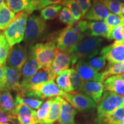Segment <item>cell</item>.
<instances>
[{
    "instance_id": "35",
    "label": "cell",
    "mask_w": 124,
    "mask_h": 124,
    "mask_svg": "<svg viewBox=\"0 0 124 124\" xmlns=\"http://www.w3.org/2000/svg\"><path fill=\"white\" fill-rule=\"evenodd\" d=\"M107 39L114 40L118 42L123 41L124 40V25H121L110 29Z\"/></svg>"
},
{
    "instance_id": "16",
    "label": "cell",
    "mask_w": 124,
    "mask_h": 124,
    "mask_svg": "<svg viewBox=\"0 0 124 124\" xmlns=\"http://www.w3.org/2000/svg\"><path fill=\"white\" fill-rule=\"evenodd\" d=\"M35 110L25 105H16L15 116L20 124H38Z\"/></svg>"
},
{
    "instance_id": "11",
    "label": "cell",
    "mask_w": 124,
    "mask_h": 124,
    "mask_svg": "<svg viewBox=\"0 0 124 124\" xmlns=\"http://www.w3.org/2000/svg\"><path fill=\"white\" fill-rule=\"evenodd\" d=\"M74 66V69L79 74L83 81L104 82L102 72L100 73L91 69L84 60H79Z\"/></svg>"
},
{
    "instance_id": "6",
    "label": "cell",
    "mask_w": 124,
    "mask_h": 124,
    "mask_svg": "<svg viewBox=\"0 0 124 124\" xmlns=\"http://www.w3.org/2000/svg\"><path fill=\"white\" fill-rule=\"evenodd\" d=\"M124 104V97L105 91L97 107V118L100 119L110 115Z\"/></svg>"
},
{
    "instance_id": "38",
    "label": "cell",
    "mask_w": 124,
    "mask_h": 124,
    "mask_svg": "<svg viewBox=\"0 0 124 124\" xmlns=\"http://www.w3.org/2000/svg\"><path fill=\"white\" fill-rule=\"evenodd\" d=\"M70 74V80L71 87L72 91L78 90L79 87L83 83V80H82V78L80 77L79 74L77 72V71L75 69H71ZM72 91V92H73Z\"/></svg>"
},
{
    "instance_id": "33",
    "label": "cell",
    "mask_w": 124,
    "mask_h": 124,
    "mask_svg": "<svg viewBox=\"0 0 124 124\" xmlns=\"http://www.w3.org/2000/svg\"><path fill=\"white\" fill-rule=\"evenodd\" d=\"M7 7L14 13H18L24 11L26 2L25 0H4Z\"/></svg>"
},
{
    "instance_id": "45",
    "label": "cell",
    "mask_w": 124,
    "mask_h": 124,
    "mask_svg": "<svg viewBox=\"0 0 124 124\" xmlns=\"http://www.w3.org/2000/svg\"><path fill=\"white\" fill-rule=\"evenodd\" d=\"M5 65L0 64V89H6L5 82Z\"/></svg>"
},
{
    "instance_id": "14",
    "label": "cell",
    "mask_w": 124,
    "mask_h": 124,
    "mask_svg": "<svg viewBox=\"0 0 124 124\" xmlns=\"http://www.w3.org/2000/svg\"><path fill=\"white\" fill-rule=\"evenodd\" d=\"M71 64V59L69 54L66 51L60 50L58 48L50 69L56 77L62 71L69 69Z\"/></svg>"
},
{
    "instance_id": "20",
    "label": "cell",
    "mask_w": 124,
    "mask_h": 124,
    "mask_svg": "<svg viewBox=\"0 0 124 124\" xmlns=\"http://www.w3.org/2000/svg\"><path fill=\"white\" fill-rule=\"evenodd\" d=\"M110 30V28L103 21H87V30L85 34L87 36L103 37L107 39Z\"/></svg>"
},
{
    "instance_id": "7",
    "label": "cell",
    "mask_w": 124,
    "mask_h": 124,
    "mask_svg": "<svg viewBox=\"0 0 124 124\" xmlns=\"http://www.w3.org/2000/svg\"><path fill=\"white\" fill-rule=\"evenodd\" d=\"M87 37L84 33L74 32L69 26L61 31L55 39L57 47L60 50L67 51Z\"/></svg>"
},
{
    "instance_id": "21",
    "label": "cell",
    "mask_w": 124,
    "mask_h": 124,
    "mask_svg": "<svg viewBox=\"0 0 124 124\" xmlns=\"http://www.w3.org/2000/svg\"><path fill=\"white\" fill-rule=\"evenodd\" d=\"M15 100L10 91L7 89H0V110L5 113L15 115Z\"/></svg>"
},
{
    "instance_id": "37",
    "label": "cell",
    "mask_w": 124,
    "mask_h": 124,
    "mask_svg": "<svg viewBox=\"0 0 124 124\" xmlns=\"http://www.w3.org/2000/svg\"><path fill=\"white\" fill-rule=\"evenodd\" d=\"M103 21L110 29H111L117 26L124 25V17H120L113 13H109Z\"/></svg>"
},
{
    "instance_id": "9",
    "label": "cell",
    "mask_w": 124,
    "mask_h": 124,
    "mask_svg": "<svg viewBox=\"0 0 124 124\" xmlns=\"http://www.w3.org/2000/svg\"><path fill=\"white\" fill-rule=\"evenodd\" d=\"M28 53L27 48L21 44H16L12 46L7 60V66L21 71L28 59Z\"/></svg>"
},
{
    "instance_id": "39",
    "label": "cell",
    "mask_w": 124,
    "mask_h": 124,
    "mask_svg": "<svg viewBox=\"0 0 124 124\" xmlns=\"http://www.w3.org/2000/svg\"><path fill=\"white\" fill-rule=\"evenodd\" d=\"M59 18L62 23L68 25V26L71 25L75 21L70 10L66 7L62 8L61 11L59 15Z\"/></svg>"
},
{
    "instance_id": "48",
    "label": "cell",
    "mask_w": 124,
    "mask_h": 124,
    "mask_svg": "<svg viewBox=\"0 0 124 124\" xmlns=\"http://www.w3.org/2000/svg\"><path fill=\"white\" fill-rule=\"evenodd\" d=\"M0 124H14V123H10V122H4V123H2Z\"/></svg>"
},
{
    "instance_id": "5",
    "label": "cell",
    "mask_w": 124,
    "mask_h": 124,
    "mask_svg": "<svg viewBox=\"0 0 124 124\" xmlns=\"http://www.w3.org/2000/svg\"><path fill=\"white\" fill-rule=\"evenodd\" d=\"M46 23L38 15L29 16L28 20L24 41L26 45H32L45 35L46 31Z\"/></svg>"
},
{
    "instance_id": "34",
    "label": "cell",
    "mask_w": 124,
    "mask_h": 124,
    "mask_svg": "<svg viewBox=\"0 0 124 124\" xmlns=\"http://www.w3.org/2000/svg\"><path fill=\"white\" fill-rule=\"evenodd\" d=\"M63 6L69 9L75 21H79L82 18V12L77 0H68Z\"/></svg>"
},
{
    "instance_id": "32",
    "label": "cell",
    "mask_w": 124,
    "mask_h": 124,
    "mask_svg": "<svg viewBox=\"0 0 124 124\" xmlns=\"http://www.w3.org/2000/svg\"><path fill=\"white\" fill-rule=\"evenodd\" d=\"M108 11L120 17H124L121 12V8L124 4L116 0H100Z\"/></svg>"
},
{
    "instance_id": "30",
    "label": "cell",
    "mask_w": 124,
    "mask_h": 124,
    "mask_svg": "<svg viewBox=\"0 0 124 124\" xmlns=\"http://www.w3.org/2000/svg\"><path fill=\"white\" fill-rule=\"evenodd\" d=\"M51 106V98L44 102H43L41 106L36 111V117L38 124H42L48 116Z\"/></svg>"
},
{
    "instance_id": "4",
    "label": "cell",
    "mask_w": 124,
    "mask_h": 124,
    "mask_svg": "<svg viewBox=\"0 0 124 124\" xmlns=\"http://www.w3.org/2000/svg\"><path fill=\"white\" fill-rule=\"evenodd\" d=\"M58 49L55 40H51L46 43H36L31 45L29 47L41 68L46 69L51 68Z\"/></svg>"
},
{
    "instance_id": "19",
    "label": "cell",
    "mask_w": 124,
    "mask_h": 124,
    "mask_svg": "<svg viewBox=\"0 0 124 124\" xmlns=\"http://www.w3.org/2000/svg\"><path fill=\"white\" fill-rule=\"evenodd\" d=\"M77 111L69 102L62 97L58 122L65 124L75 123V115Z\"/></svg>"
},
{
    "instance_id": "46",
    "label": "cell",
    "mask_w": 124,
    "mask_h": 124,
    "mask_svg": "<svg viewBox=\"0 0 124 124\" xmlns=\"http://www.w3.org/2000/svg\"><path fill=\"white\" fill-rule=\"evenodd\" d=\"M116 76H117V77L118 78H120V79L122 80L124 82V74H120V75H116Z\"/></svg>"
},
{
    "instance_id": "28",
    "label": "cell",
    "mask_w": 124,
    "mask_h": 124,
    "mask_svg": "<svg viewBox=\"0 0 124 124\" xmlns=\"http://www.w3.org/2000/svg\"><path fill=\"white\" fill-rule=\"evenodd\" d=\"M15 103L16 105H25L32 109L36 110L40 108L43 103V101L38 99L24 97L17 93L15 97Z\"/></svg>"
},
{
    "instance_id": "10",
    "label": "cell",
    "mask_w": 124,
    "mask_h": 124,
    "mask_svg": "<svg viewBox=\"0 0 124 124\" xmlns=\"http://www.w3.org/2000/svg\"><path fill=\"white\" fill-rule=\"evenodd\" d=\"M100 55L105 56L108 64L124 62V44L114 41L111 45L105 46L100 51Z\"/></svg>"
},
{
    "instance_id": "53",
    "label": "cell",
    "mask_w": 124,
    "mask_h": 124,
    "mask_svg": "<svg viewBox=\"0 0 124 124\" xmlns=\"http://www.w3.org/2000/svg\"><path fill=\"white\" fill-rule=\"evenodd\" d=\"M117 42H118V41H117ZM118 43H121V44H124V40H123V41H121V42H118Z\"/></svg>"
},
{
    "instance_id": "31",
    "label": "cell",
    "mask_w": 124,
    "mask_h": 124,
    "mask_svg": "<svg viewBox=\"0 0 124 124\" xmlns=\"http://www.w3.org/2000/svg\"><path fill=\"white\" fill-rule=\"evenodd\" d=\"M104 80L108 77L113 75H118L124 74V62L108 64L106 69L102 72Z\"/></svg>"
},
{
    "instance_id": "29",
    "label": "cell",
    "mask_w": 124,
    "mask_h": 124,
    "mask_svg": "<svg viewBox=\"0 0 124 124\" xmlns=\"http://www.w3.org/2000/svg\"><path fill=\"white\" fill-rule=\"evenodd\" d=\"M10 48L4 33L0 32V64L5 65Z\"/></svg>"
},
{
    "instance_id": "2",
    "label": "cell",
    "mask_w": 124,
    "mask_h": 124,
    "mask_svg": "<svg viewBox=\"0 0 124 124\" xmlns=\"http://www.w3.org/2000/svg\"><path fill=\"white\" fill-rule=\"evenodd\" d=\"M65 93L52 80L21 90L18 94L25 97L43 100L56 97H63Z\"/></svg>"
},
{
    "instance_id": "8",
    "label": "cell",
    "mask_w": 124,
    "mask_h": 124,
    "mask_svg": "<svg viewBox=\"0 0 124 124\" xmlns=\"http://www.w3.org/2000/svg\"><path fill=\"white\" fill-rule=\"evenodd\" d=\"M63 97L76 110L80 111L91 110L96 107L95 102L90 97L82 93L73 91L70 93H65Z\"/></svg>"
},
{
    "instance_id": "49",
    "label": "cell",
    "mask_w": 124,
    "mask_h": 124,
    "mask_svg": "<svg viewBox=\"0 0 124 124\" xmlns=\"http://www.w3.org/2000/svg\"><path fill=\"white\" fill-rule=\"evenodd\" d=\"M116 1H119V2L122 3V4H124V0H116Z\"/></svg>"
},
{
    "instance_id": "26",
    "label": "cell",
    "mask_w": 124,
    "mask_h": 124,
    "mask_svg": "<svg viewBox=\"0 0 124 124\" xmlns=\"http://www.w3.org/2000/svg\"><path fill=\"white\" fill-rule=\"evenodd\" d=\"M15 13L9 9L4 2L0 6V30H5L13 21Z\"/></svg>"
},
{
    "instance_id": "42",
    "label": "cell",
    "mask_w": 124,
    "mask_h": 124,
    "mask_svg": "<svg viewBox=\"0 0 124 124\" xmlns=\"http://www.w3.org/2000/svg\"><path fill=\"white\" fill-rule=\"evenodd\" d=\"M82 12V17H83L92 5V0H77Z\"/></svg>"
},
{
    "instance_id": "1",
    "label": "cell",
    "mask_w": 124,
    "mask_h": 124,
    "mask_svg": "<svg viewBox=\"0 0 124 124\" xmlns=\"http://www.w3.org/2000/svg\"><path fill=\"white\" fill-rule=\"evenodd\" d=\"M102 42V38L90 37L67 49L66 51L71 57V64L74 66L79 60H87L98 55Z\"/></svg>"
},
{
    "instance_id": "50",
    "label": "cell",
    "mask_w": 124,
    "mask_h": 124,
    "mask_svg": "<svg viewBox=\"0 0 124 124\" xmlns=\"http://www.w3.org/2000/svg\"><path fill=\"white\" fill-rule=\"evenodd\" d=\"M4 0H0V6H1V5L4 3Z\"/></svg>"
},
{
    "instance_id": "23",
    "label": "cell",
    "mask_w": 124,
    "mask_h": 124,
    "mask_svg": "<svg viewBox=\"0 0 124 124\" xmlns=\"http://www.w3.org/2000/svg\"><path fill=\"white\" fill-rule=\"evenodd\" d=\"M62 97H56L51 98L50 110L47 118L42 124H54L59 117Z\"/></svg>"
},
{
    "instance_id": "47",
    "label": "cell",
    "mask_w": 124,
    "mask_h": 124,
    "mask_svg": "<svg viewBox=\"0 0 124 124\" xmlns=\"http://www.w3.org/2000/svg\"><path fill=\"white\" fill-rule=\"evenodd\" d=\"M121 12H122V14L124 16V5L122 6V7L121 8Z\"/></svg>"
},
{
    "instance_id": "52",
    "label": "cell",
    "mask_w": 124,
    "mask_h": 124,
    "mask_svg": "<svg viewBox=\"0 0 124 124\" xmlns=\"http://www.w3.org/2000/svg\"><path fill=\"white\" fill-rule=\"evenodd\" d=\"M120 124H124V120L122 121V122H121V123H120Z\"/></svg>"
},
{
    "instance_id": "13",
    "label": "cell",
    "mask_w": 124,
    "mask_h": 124,
    "mask_svg": "<svg viewBox=\"0 0 124 124\" xmlns=\"http://www.w3.org/2000/svg\"><path fill=\"white\" fill-rule=\"evenodd\" d=\"M55 75L52 72L50 69L41 68L35 75L26 81L20 82V91L23 89H27L31 86L50 80H55ZM19 92V93H20Z\"/></svg>"
},
{
    "instance_id": "27",
    "label": "cell",
    "mask_w": 124,
    "mask_h": 124,
    "mask_svg": "<svg viewBox=\"0 0 124 124\" xmlns=\"http://www.w3.org/2000/svg\"><path fill=\"white\" fill-rule=\"evenodd\" d=\"M62 9V5L53 4L46 6L41 9L40 17L44 21L53 20L59 15Z\"/></svg>"
},
{
    "instance_id": "41",
    "label": "cell",
    "mask_w": 124,
    "mask_h": 124,
    "mask_svg": "<svg viewBox=\"0 0 124 124\" xmlns=\"http://www.w3.org/2000/svg\"><path fill=\"white\" fill-rule=\"evenodd\" d=\"M26 2L25 9L24 11L31 14L37 10H40L43 0H25Z\"/></svg>"
},
{
    "instance_id": "51",
    "label": "cell",
    "mask_w": 124,
    "mask_h": 124,
    "mask_svg": "<svg viewBox=\"0 0 124 124\" xmlns=\"http://www.w3.org/2000/svg\"><path fill=\"white\" fill-rule=\"evenodd\" d=\"M75 124V123L74 124H65V123H60V122H58L57 124Z\"/></svg>"
},
{
    "instance_id": "43",
    "label": "cell",
    "mask_w": 124,
    "mask_h": 124,
    "mask_svg": "<svg viewBox=\"0 0 124 124\" xmlns=\"http://www.w3.org/2000/svg\"><path fill=\"white\" fill-rule=\"evenodd\" d=\"M17 118L15 115L5 113L0 110V124L4 122H15Z\"/></svg>"
},
{
    "instance_id": "25",
    "label": "cell",
    "mask_w": 124,
    "mask_h": 124,
    "mask_svg": "<svg viewBox=\"0 0 124 124\" xmlns=\"http://www.w3.org/2000/svg\"><path fill=\"white\" fill-rule=\"evenodd\" d=\"M124 118V104L104 118L97 119L98 124H120Z\"/></svg>"
},
{
    "instance_id": "22",
    "label": "cell",
    "mask_w": 124,
    "mask_h": 124,
    "mask_svg": "<svg viewBox=\"0 0 124 124\" xmlns=\"http://www.w3.org/2000/svg\"><path fill=\"white\" fill-rule=\"evenodd\" d=\"M105 91H108L124 97V82L116 75L111 76L103 82Z\"/></svg>"
},
{
    "instance_id": "18",
    "label": "cell",
    "mask_w": 124,
    "mask_h": 124,
    "mask_svg": "<svg viewBox=\"0 0 124 124\" xmlns=\"http://www.w3.org/2000/svg\"><path fill=\"white\" fill-rule=\"evenodd\" d=\"M28 53V59L21 71V80L20 82L28 80L41 68V66L37 61L33 54L29 49Z\"/></svg>"
},
{
    "instance_id": "44",
    "label": "cell",
    "mask_w": 124,
    "mask_h": 124,
    "mask_svg": "<svg viewBox=\"0 0 124 124\" xmlns=\"http://www.w3.org/2000/svg\"><path fill=\"white\" fill-rule=\"evenodd\" d=\"M68 0H43L41 6H40V9L44 8L46 6L50 5L53 4H58L61 5H64Z\"/></svg>"
},
{
    "instance_id": "17",
    "label": "cell",
    "mask_w": 124,
    "mask_h": 124,
    "mask_svg": "<svg viewBox=\"0 0 124 124\" xmlns=\"http://www.w3.org/2000/svg\"><path fill=\"white\" fill-rule=\"evenodd\" d=\"M109 13L110 12L100 0H93L90 8L83 18L89 21H102Z\"/></svg>"
},
{
    "instance_id": "24",
    "label": "cell",
    "mask_w": 124,
    "mask_h": 124,
    "mask_svg": "<svg viewBox=\"0 0 124 124\" xmlns=\"http://www.w3.org/2000/svg\"><path fill=\"white\" fill-rule=\"evenodd\" d=\"M70 69L62 71L56 77L55 79L57 86L59 87L60 89L66 93H70L73 91L70 80Z\"/></svg>"
},
{
    "instance_id": "36",
    "label": "cell",
    "mask_w": 124,
    "mask_h": 124,
    "mask_svg": "<svg viewBox=\"0 0 124 124\" xmlns=\"http://www.w3.org/2000/svg\"><path fill=\"white\" fill-rule=\"evenodd\" d=\"M87 64L89 65L91 69L97 72L101 70L105 66L106 63V59L105 56L101 55L96 58H93L91 59L85 60Z\"/></svg>"
},
{
    "instance_id": "15",
    "label": "cell",
    "mask_w": 124,
    "mask_h": 124,
    "mask_svg": "<svg viewBox=\"0 0 124 124\" xmlns=\"http://www.w3.org/2000/svg\"><path fill=\"white\" fill-rule=\"evenodd\" d=\"M5 88L9 91L13 90L19 93L21 79V71L5 65Z\"/></svg>"
},
{
    "instance_id": "40",
    "label": "cell",
    "mask_w": 124,
    "mask_h": 124,
    "mask_svg": "<svg viewBox=\"0 0 124 124\" xmlns=\"http://www.w3.org/2000/svg\"><path fill=\"white\" fill-rule=\"evenodd\" d=\"M87 21L86 20L74 21L73 24L69 27L76 33L85 34L87 30Z\"/></svg>"
},
{
    "instance_id": "3",
    "label": "cell",
    "mask_w": 124,
    "mask_h": 124,
    "mask_svg": "<svg viewBox=\"0 0 124 124\" xmlns=\"http://www.w3.org/2000/svg\"><path fill=\"white\" fill-rule=\"evenodd\" d=\"M30 14L23 11L16 15L11 23L3 32L10 47L24 40L28 20Z\"/></svg>"
},
{
    "instance_id": "12",
    "label": "cell",
    "mask_w": 124,
    "mask_h": 124,
    "mask_svg": "<svg viewBox=\"0 0 124 124\" xmlns=\"http://www.w3.org/2000/svg\"><path fill=\"white\" fill-rule=\"evenodd\" d=\"M103 90L104 87L102 82L95 81H83L78 89L79 92L89 96L96 103L100 102Z\"/></svg>"
}]
</instances>
